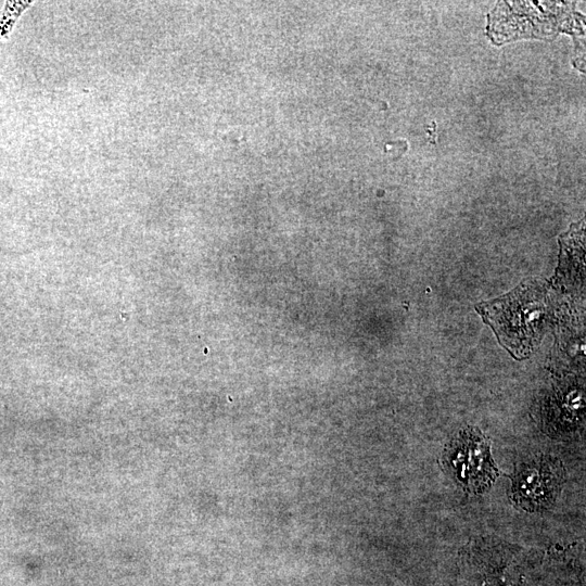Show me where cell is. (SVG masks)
<instances>
[{"mask_svg":"<svg viewBox=\"0 0 586 586\" xmlns=\"http://www.w3.org/2000/svg\"><path fill=\"white\" fill-rule=\"evenodd\" d=\"M443 461L461 487L471 494L486 492L498 476L489 443L475 428H467L449 442Z\"/></svg>","mask_w":586,"mask_h":586,"instance_id":"6da1fadb","label":"cell"},{"mask_svg":"<svg viewBox=\"0 0 586 586\" xmlns=\"http://www.w3.org/2000/svg\"><path fill=\"white\" fill-rule=\"evenodd\" d=\"M565 479L562 462L551 456H540L524 462L512 476L510 497L526 511L548 509L558 497Z\"/></svg>","mask_w":586,"mask_h":586,"instance_id":"7a4b0ae2","label":"cell"},{"mask_svg":"<svg viewBox=\"0 0 586 586\" xmlns=\"http://www.w3.org/2000/svg\"><path fill=\"white\" fill-rule=\"evenodd\" d=\"M495 586H517V574L509 569H505L497 576Z\"/></svg>","mask_w":586,"mask_h":586,"instance_id":"3957f363","label":"cell"}]
</instances>
